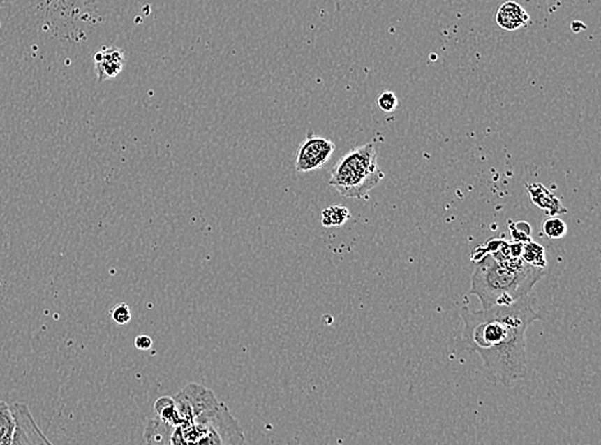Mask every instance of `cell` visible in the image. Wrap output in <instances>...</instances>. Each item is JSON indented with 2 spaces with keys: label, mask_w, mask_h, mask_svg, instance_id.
Here are the masks:
<instances>
[{
  "label": "cell",
  "mask_w": 601,
  "mask_h": 445,
  "mask_svg": "<svg viewBox=\"0 0 601 445\" xmlns=\"http://www.w3.org/2000/svg\"><path fill=\"white\" fill-rule=\"evenodd\" d=\"M461 319L463 328L457 349L477 353L489 381L509 388L526 377V331L535 321L541 320L530 296L481 311L463 307Z\"/></svg>",
  "instance_id": "cell-1"
},
{
  "label": "cell",
  "mask_w": 601,
  "mask_h": 445,
  "mask_svg": "<svg viewBox=\"0 0 601 445\" xmlns=\"http://www.w3.org/2000/svg\"><path fill=\"white\" fill-rule=\"evenodd\" d=\"M179 425L168 429V444H242V429L223 402L200 384H188L175 397Z\"/></svg>",
  "instance_id": "cell-2"
},
{
  "label": "cell",
  "mask_w": 601,
  "mask_h": 445,
  "mask_svg": "<svg viewBox=\"0 0 601 445\" xmlns=\"http://www.w3.org/2000/svg\"><path fill=\"white\" fill-rule=\"evenodd\" d=\"M544 275L545 268L528 265L521 257L499 259L486 254L476 263L469 294L478 297L482 308L507 305L530 296Z\"/></svg>",
  "instance_id": "cell-3"
},
{
  "label": "cell",
  "mask_w": 601,
  "mask_h": 445,
  "mask_svg": "<svg viewBox=\"0 0 601 445\" xmlns=\"http://www.w3.org/2000/svg\"><path fill=\"white\" fill-rule=\"evenodd\" d=\"M385 177L372 143L352 149L341 156L331 171L329 185L340 196L363 199Z\"/></svg>",
  "instance_id": "cell-4"
},
{
  "label": "cell",
  "mask_w": 601,
  "mask_h": 445,
  "mask_svg": "<svg viewBox=\"0 0 601 445\" xmlns=\"http://www.w3.org/2000/svg\"><path fill=\"white\" fill-rule=\"evenodd\" d=\"M335 149L334 141L320 135L308 133L297 150L295 170L300 173L320 170L331 159Z\"/></svg>",
  "instance_id": "cell-5"
},
{
  "label": "cell",
  "mask_w": 601,
  "mask_h": 445,
  "mask_svg": "<svg viewBox=\"0 0 601 445\" xmlns=\"http://www.w3.org/2000/svg\"><path fill=\"white\" fill-rule=\"evenodd\" d=\"M15 420V431L10 445L52 444L32 417L29 407L24 403L9 404Z\"/></svg>",
  "instance_id": "cell-6"
},
{
  "label": "cell",
  "mask_w": 601,
  "mask_h": 445,
  "mask_svg": "<svg viewBox=\"0 0 601 445\" xmlns=\"http://www.w3.org/2000/svg\"><path fill=\"white\" fill-rule=\"evenodd\" d=\"M95 72L98 81L103 82L117 78L125 67V54L116 47H104L94 55Z\"/></svg>",
  "instance_id": "cell-7"
},
{
  "label": "cell",
  "mask_w": 601,
  "mask_h": 445,
  "mask_svg": "<svg viewBox=\"0 0 601 445\" xmlns=\"http://www.w3.org/2000/svg\"><path fill=\"white\" fill-rule=\"evenodd\" d=\"M530 22V15L527 10L513 0L504 1L496 12V24L503 30L515 31L524 29Z\"/></svg>",
  "instance_id": "cell-8"
},
{
  "label": "cell",
  "mask_w": 601,
  "mask_h": 445,
  "mask_svg": "<svg viewBox=\"0 0 601 445\" xmlns=\"http://www.w3.org/2000/svg\"><path fill=\"white\" fill-rule=\"evenodd\" d=\"M527 193L531 198L532 203L537 205L540 210L545 212L549 216H558V214H565L567 208L563 205L561 198L554 196L547 187H544L540 182L533 184H526Z\"/></svg>",
  "instance_id": "cell-9"
},
{
  "label": "cell",
  "mask_w": 601,
  "mask_h": 445,
  "mask_svg": "<svg viewBox=\"0 0 601 445\" xmlns=\"http://www.w3.org/2000/svg\"><path fill=\"white\" fill-rule=\"evenodd\" d=\"M154 412L156 418L164 422L170 428H176L179 425V414L175 404V399L171 397H162L158 399L154 404Z\"/></svg>",
  "instance_id": "cell-10"
},
{
  "label": "cell",
  "mask_w": 601,
  "mask_h": 445,
  "mask_svg": "<svg viewBox=\"0 0 601 445\" xmlns=\"http://www.w3.org/2000/svg\"><path fill=\"white\" fill-rule=\"evenodd\" d=\"M521 258L528 265H535L539 268H547V261L545 248L532 239L528 242H524Z\"/></svg>",
  "instance_id": "cell-11"
},
{
  "label": "cell",
  "mask_w": 601,
  "mask_h": 445,
  "mask_svg": "<svg viewBox=\"0 0 601 445\" xmlns=\"http://www.w3.org/2000/svg\"><path fill=\"white\" fill-rule=\"evenodd\" d=\"M350 219V212L343 205H331L320 213V222L325 227L343 226Z\"/></svg>",
  "instance_id": "cell-12"
},
{
  "label": "cell",
  "mask_w": 601,
  "mask_h": 445,
  "mask_svg": "<svg viewBox=\"0 0 601 445\" xmlns=\"http://www.w3.org/2000/svg\"><path fill=\"white\" fill-rule=\"evenodd\" d=\"M15 431V420L9 404L0 400V445H9Z\"/></svg>",
  "instance_id": "cell-13"
},
{
  "label": "cell",
  "mask_w": 601,
  "mask_h": 445,
  "mask_svg": "<svg viewBox=\"0 0 601 445\" xmlns=\"http://www.w3.org/2000/svg\"><path fill=\"white\" fill-rule=\"evenodd\" d=\"M542 230H544V234L547 235V238H550L553 240H559V239H563L568 233V226L559 217L549 216L544 221Z\"/></svg>",
  "instance_id": "cell-14"
},
{
  "label": "cell",
  "mask_w": 601,
  "mask_h": 445,
  "mask_svg": "<svg viewBox=\"0 0 601 445\" xmlns=\"http://www.w3.org/2000/svg\"><path fill=\"white\" fill-rule=\"evenodd\" d=\"M509 233L513 242H526L532 239V227L527 221L509 222Z\"/></svg>",
  "instance_id": "cell-15"
},
{
  "label": "cell",
  "mask_w": 601,
  "mask_h": 445,
  "mask_svg": "<svg viewBox=\"0 0 601 445\" xmlns=\"http://www.w3.org/2000/svg\"><path fill=\"white\" fill-rule=\"evenodd\" d=\"M110 317L117 325H127L131 321L133 316L128 305L126 303H119L110 309Z\"/></svg>",
  "instance_id": "cell-16"
},
{
  "label": "cell",
  "mask_w": 601,
  "mask_h": 445,
  "mask_svg": "<svg viewBox=\"0 0 601 445\" xmlns=\"http://www.w3.org/2000/svg\"><path fill=\"white\" fill-rule=\"evenodd\" d=\"M377 104L380 107V110L391 113L398 108V96L392 92H383V94H380L377 99Z\"/></svg>",
  "instance_id": "cell-17"
},
{
  "label": "cell",
  "mask_w": 601,
  "mask_h": 445,
  "mask_svg": "<svg viewBox=\"0 0 601 445\" xmlns=\"http://www.w3.org/2000/svg\"><path fill=\"white\" fill-rule=\"evenodd\" d=\"M135 346L140 351H149L153 346V340L148 335H139L135 337Z\"/></svg>",
  "instance_id": "cell-18"
}]
</instances>
